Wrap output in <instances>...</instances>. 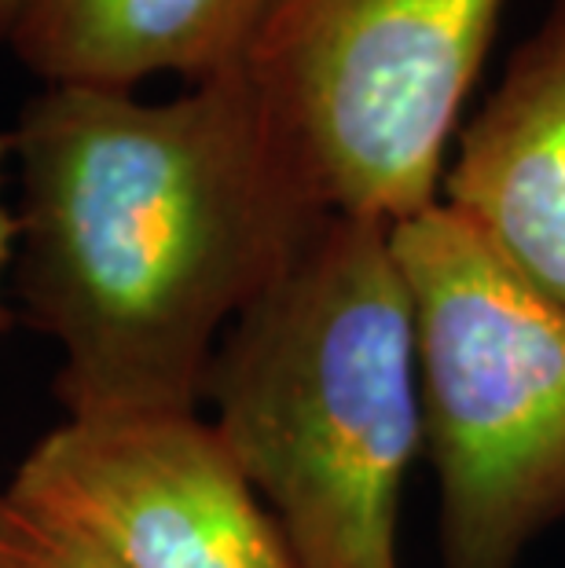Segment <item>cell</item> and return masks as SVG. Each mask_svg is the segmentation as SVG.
<instances>
[{"instance_id":"1","label":"cell","mask_w":565,"mask_h":568,"mask_svg":"<svg viewBox=\"0 0 565 568\" xmlns=\"http://www.w3.org/2000/svg\"><path fill=\"white\" fill-rule=\"evenodd\" d=\"M11 140V305L59 348L63 415L199 410L224 331L331 213L246 63L162 103L44 89Z\"/></svg>"},{"instance_id":"2","label":"cell","mask_w":565,"mask_h":568,"mask_svg":"<svg viewBox=\"0 0 565 568\" xmlns=\"http://www.w3.org/2000/svg\"><path fill=\"white\" fill-rule=\"evenodd\" d=\"M202 400L297 565L401 568V503L426 415L393 224L323 216L224 331Z\"/></svg>"},{"instance_id":"3","label":"cell","mask_w":565,"mask_h":568,"mask_svg":"<svg viewBox=\"0 0 565 568\" xmlns=\"http://www.w3.org/2000/svg\"><path fill=\"white\" fill-rule=\"evenodd\" d=\"M418 320L441 568H518L565 517V305L437 202L393 224Z\"/></svg>"},{"instance_id":"4","label":"cell","mask_w":565,"mask_h":568,"mask_svg":"<svg viewBox=\"0 0 565 568\" xmlns=\"http://www.w3.org/2000/svg\"><path fill=\"white\" fill-rule=\"evenodd\" d=\"M503 0H269L246 55L323 210L401 224L441 202Z\"/></svg>"},{"instance_id":"5","label":"cell","mask_w":565,"mask_h":568,"mask_svg":"<svg viewBox=\"0 0 565 568\" xmlns=\"http://www.w3.org/2000/svg\"><path fill=\"white\" fill-rule=\"evenodd\" d=\"M4 491L122 568H302L199 410L67 418L22 455Z\"/></svg>"},{"instance_id":"6","label":"cell","mask_w":565,"mask_h":568,"mask_svg":"<svg viewBox=\"0 0 565 568\" xmlns=\"http://www.w3.org/2000/svg\"><path fill=\"white\" fill-rule=\"evenodd\" d=\"M441 202L565 305V0L460 132Z\"/></svg>"},{"instance_id":"7","label":"cell","mask_w":565,"mask_h":568,"mask_svg":"<svg viewBox=\"0 0 565 568\" xmlns=\"http://www.w3.org/2000/svg\"><path fill=\"white\" fill-rule=\"evenodd\" d=\"M269 0H27L8 48L44 89L137 92L243 67Z\"/></svg>"},{"instance_id":"8","label":"cell","mask_w":565,"mask_h":568,"mask_svg":"<svg viewBox=\"0 0 565 568\" xmlns=\"http://www.w3.org/2000/svg\"><path fill=\"white\" fill-rule=\"evenodd\" d=\"M0 568H122L103 547L0 491Z\"/></svg>"},{"instance_id":"9","label":"cell","mask_w":565,"mask_h":568,"mask_svg":"<svg viewBox=\"0 0 565 568\" xmlns=\"http://www.w3.org/2000/svg\"><path fill=\"white\" fill-rule=\"evenodd\" d=\"M8 162H16V140H11V129H0V334H8L19 323L16 305L4 297V280L11 275V264H16V239H19L16 210L4 205Z\"/></svg>"},{"instance_id":"10","label":"cell","mask_w":565,"mask_h":568,"mask_svg":"<svg viewBox=\"0 0 565 568\" xmlns=\"http://www.w3.org/2000/svg\"><path fill=\"white\" fill-rule=\"evenodd\" d=\"M22 4H27V0H0V44H8L11 30H16V22H19Z\"/></svg>"}]
</instances>
